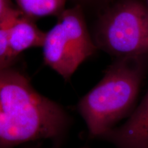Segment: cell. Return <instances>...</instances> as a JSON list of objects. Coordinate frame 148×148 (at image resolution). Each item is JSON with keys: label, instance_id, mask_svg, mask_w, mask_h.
<instances>
[{"label": "cell", "instance_id": "30bf717a", "mask_svg": "<svg viewBox=\"0 0 148 148\" xmlns=\"http://www.w3.org/2000/svg\"><path fill=\"white\" fill-rule=\"evenodd\" d=\"M75 1H77V2L82 3H95V2H99V1H102V2H104V1H110V0H74Z\"/></svg>", "mask_w": 148, "mask_h": 148}, {"label": "cell", "instance_id": "8fae6325", "mask_svg": "<svg viewBox=\"0 0 148 148\" xmlns=\"http://www.w3.org/2000/svg\"><path fill=\"white\" fill-rule=\"evenodd\" d=\"M29 148H35V147H29Z\"/></svg>", "mask_w": 148, "mask_h": 148}, {"label": "cell", "instance_id": "277c9868", "mask_svg": "<svg viewBox=\"0 0 148 148\" xmlns=\"http://www.w3.org/2000/svg\"><path fill=\"white\" fill-rule=\"evenodd\" d=\"M95 39L117 58L142 57L148 52V10L136 0L119 3L103 14Z\"/></svg>", "mask_w": 148, "mask_h": 148}, {"label": "cell", "instance_id": "9c48e42d", "mask_svg": "<svg viewBox=\"0 0 148 148\" xmlns=\"http://www.w3.org/2000/svg\"><path fill=\"white\" fill-rule=\"evenodd\" d=\"M14 8L10 0H0V21L6 16L10 11Z\"/></svg>", "mask_w": 148, "mask_h": 148}, {"label": "cell", "instance_id": "3957f363", "mask_svg": "<svg viewBox=\"0 0 148 148\" xmlns=\"http://www.w3.org/2000/svg\"><path fill=\"white\" fill-rule=\"evenodd\" d=\"M44 63L69 80L79 66L95 52L80 5L64 10L48 32L42 45Z\"/></svg>", "mask_w": 148, "mask_h": 148}, {"label": "cell", "instance_id": "8992f818", "mask_svg": "<svg viewBox=\"0 0 148 148\" xmlns=\"http://www.w3.org/2000/svg\"><path fill=\"white\" fill-rule=\"evenodd\" d=\"M45 36L46 32L38 28L32 18L21 12L10 28V54L13 62L23 51L33 47H42Z\"/></svg>", "mask_w": 148, "mask_h": 148}, {"label": "cell", "instance_id": "7a4b0ae2", "mask_svg": "<svg viewBox=\"0 0 148 148\" xmlns=\"http://www.w3.org/2000/svg\"><path fill=\"white\" fill-rule=\"evenodd\" d=\"M141 58H117L79 99L77 111L90 137L101 138L132 110L143 78Z\"/></svg>", "mask_w": 148, "mask_h": 148}, {"label": "cell", "instance_id": "6da1fadb", "mask_svg": "<svg viewBox=\"0 0 148 148\" xmlns=\"http://www.w3.org/2000/svg\"><path fill=\"white\" fill-rule=\"evenodd\" d=\"M71 125L61 105L37 91L22 72L0 69V148L49 140L59 145Z\"/></svg>", "mask_w": 148, "mask_h": 148}, {"label": "cell", "instance_id": "52a82bcc", "mask_svg": "<svg viewBox=\"0 0 148 148\" xmlns=\"http://www.w3.org/2000/svg\"><path fill=\"white\" fill-rule=\"evenodd\" d=\"M18 9L32 18L57 15L64 10L66 0H15Z\"/></svg>", "mask_w": 148, "mask_h": 148}, {"label": "cell", "instance_id": "5b68a950", "mask_svg": "<svg viewBox=\"0 0 148 148\" xmlns=\"http://www.w3.org/2000/svg\"><path fill=\"white\" fill-rule=\"evenodd\" d=\"M101 138L117 148H148V92L124 123Z\"/></svg>", "mask_w": 148, "mask_h": 148}, {"label": "cell", "instance_id": "ba28073f", "mask_svg": "<svg viewBox=\"0 0 148 148\" xmlns=\"http://www.w3.org/2000/svg\"><path fill=\"white\" fill-rule=\"evenodd\" d=\"M21 13L18 8H14L0 21V69L12 67L14 64L10 54V28Z\"/></svg>", "mask_w": 148, "mask_h": 148}]
</instances>
